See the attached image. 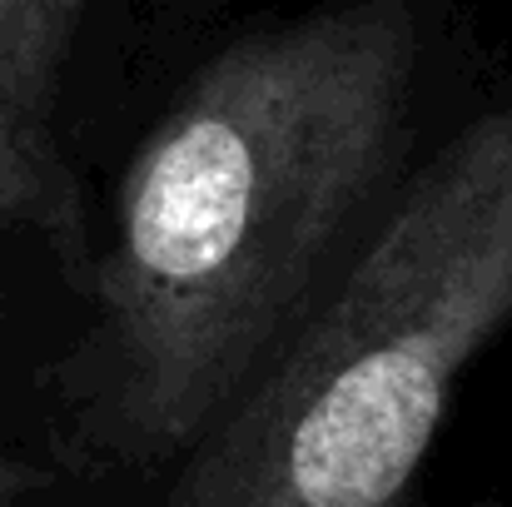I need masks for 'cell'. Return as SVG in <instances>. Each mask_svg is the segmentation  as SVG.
I'll use <instances>...</instances> for the list:
<instances>
[{
  "instance_id": "cell-3",
  "label": "cell",
  "mask_w": 512,
  "mask_h": 507,
  "mask_svg": "<svg viewBox=\"0 0 512 507\" xmlns=\"http://www.w3.org/2000/svg\"><path fill=\"white\" fill-rule=\"evenodd\" d=\"M0 229L35 234L65 264L70 284L85 294L95 254H90L80 184L50 130H30L5 110H0Z\"/></svg>"
},
{
  "instance_id": "cell-1",
  "label": "cell",
  "mask_w": 512,
  "mask_h": 507,
  "mask_svg": "<svg viewBox=\"0 0 512 507\" xmlns=\"http://www.w3.org/2000/svg\"><path fill=\"white\" fill-rule=\"evenodd\" d=\"M413 0H334L209 55L140 140L50 368L75 473L165 478L319 309L413 179Z\"/></svg>"
},
{
  "instance_id": "cell-5",
  "label": "cell",
  "mask_w": 512,
  "mask_h": 507,
  "mask_svg": "<svg viewBox=\"0 0 512 507\" xmlns=\"http://www.w3.org/2000/svg\"><path fill=\"white\" fill-rule=\"evenodd\" d=\"M40 483H45V473L30 468V463H20V458L5 448V438H0V507H20Z\"/></svg>"
},
{
  "instance_id": "cell-4",
  "label": "cell",
  "mask_w": 512,
  "mask_h": 507,
  "mask_svg": "<svg viewBox=\"0 0 512 507\" xmlns=\"http://www.w3.org/2000/svg\"><path fill=\"white\" fill-rule=\"evenodd\" d=\"M90 0H0V110L50 130L60 75Z\"/></svg>"
},
{
  "instance_id": "cell-2",
  "label": "cell",
  "mask_w": 512,
  "mask_h": 507,
  "mask_svg": "<svg viewBox=\"0 0 512 507\" xmlns=\"http://www.w3.org/2000/svg\"><path fill=\"white\" fill-rule=\"evenodd\" d=\"M512 329V105L413 179L155 507H423L463 373Z\"/></svg>"
}]
</instances>
